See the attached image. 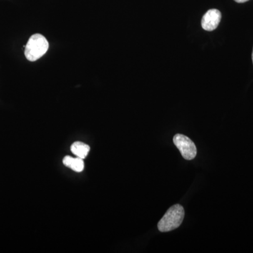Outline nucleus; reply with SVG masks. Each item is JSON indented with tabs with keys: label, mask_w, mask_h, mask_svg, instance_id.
I'll return each mask as SVG.
<instances>
[{
	"label": "nucleus",
	"mask_w": 253,
	"mask_h": 253,
	"mask_svg": "<svg viewBox=\"0 0 253 253\" xmlns=\"http://www.w3.org/2000/svg\"><path fill=\"white\" fill-rule=\"evenodd\" d=\"M184 209L180 205L176 204L168 209L158 224V230L168 232L179 227L184 220Z\"/></svg>",
	"instance_id": "1"
},
{
	"label": "nucleus",
	"mask_w": 253,
	"mask_h": 253,
	"mask_svg": "<svg viewBox=\"0 0 253 253\" xmlns=\"http://www.w3.org/2000/svg\"><path fill=\"white\" fill-rule=\"evenodd\" d=\"M49 49V42L41 34L33 35L25 46V56L30 61H36L46 54Z\"/></svg>",
	"instance_id": "2"
},
{
	"label": "nucleus",
	"mask_w": 253,
	"mask_h": 253,
	"mask_svg": "<svg viewBox=\"0 0 253 253\" xmlns=\"http://www.w3.org/2000/svg\"><path fill=\"white\" fill-rule=\"evenodd\" d=\"M173 142L180 151L181 156L187 161H191L197 155V149L194 141L188 136L181 134H176L173 137Z\"/></svg>",
	"instance_id": "3"
},
{
	"label": "nucleus",
	"mask_w": 253,
	"mask_h": 253,
	"mask_svg": "<svg viewBox=\"0 0 253 253\" xmlns=\"http://www.w3.org/2000/svg\"><path fill=\"white\" fill-rule=\"evenodd\" d=\"M221 18V14L219 10L215 9L208 10L203 16L201 26L205 31H214L219 26Z\"/></svg>",
	"instance_id": "4"
},
{
	"label": "nucleus",
	"mask_w": 253,
	"mask_h": 253,
	"mask_svg": "<svg viewBox=\"0 0 253 253\" xmlns=\"http://www.w3.org/2000/svg\"><path fill=\"white\" fill-rule=\"evenodd\" d=\"M63 163L66 167L71 168L76 172H81L84 170V163L83 159L80 158H73L66 156L63 160Z\"/></svg>",
	"instance_id": "5"
},
{
	"label": "nucleus",
	"mask_w": 253,
	"mask_h": 253,
	"mask_svg": "<svg viewBox=\"0 0 253 253\" xmlns=\"http://www.w3.org/2000/svg\"><path fill=\"white\" fill-rule=\"evenodd\" d=\"M71 151L75 156L84 160L89 154L90 147L84 143L76 141L71 145Z\"/></svg>",
	"instance_id": "6"
},
{
	"label": "nucleus",
	"mask_w": 253,
	"mask_h": 253,
	"mask_svg": "<svg viewBox=\"0 0 253 253\" xmlns=\"http://www.w3.org/2000/svg\"><path fill=\"white\" fill-rule=\"evenodd\" d=\"M234 1H236L238 3H244L246 2V1H249V0H234Z\"/></svg>",
	"instance_id": "7"
},
{
	"label": "nucleus",
	"mask_w": 253,
	"mask_h": 253,
	"mask_svg": "<svg viewBox=\"0 0 253 253\" xmlns=\"http://www.w3.org/2000/svg\"><path fill=\"white\" fill-rule=\"evenodd\" d=\"M252 59H253V54H252Z\"/></svg>",
	"instance_id": "8"
}]
</instances>
